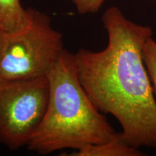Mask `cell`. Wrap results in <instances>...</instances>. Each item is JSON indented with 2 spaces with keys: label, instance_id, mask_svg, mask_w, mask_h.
<instances>
[{
  "label": "cell",
  "instance_id": "cell-1",
  "mask_svg": "<svg viewBox=\"0 0 156 156\" xmlns=\"http://www.w3.org/2000/svg\"><path fill=\"white\" fill-rule=\"evenodd\" d=\"M102 22L106 47L75 54L80 82L98 110L116 119L124 142L137 149H156V101L142 58L153 31L129 20L116 7L105 11Z\"/></svg>",
  "mask_w": 156,
  "mask_h": 156
},
{
  "label": "cell",
  "instance_id": "cell-2",
  "mask_svg": "<svg viewBox=\"0 0 156 156\" xmlns=\"http://www.w3.org/2000/svg\"><path fill=\"white\" fill-rule=\"evenodd\" d=\"M47 77V108L27 145L29 151L41 155L67 148L77 151L120 135L98 110L81 85L75 54L64 49Z\"/></svg>",
  "mask_w": 156,
  "mask_h": 156
},
{
  "label": "cell",
  "instance_id": "cell-3",
  "mask_svg": "<svg viewBox=\"0 0 156 156\" xmlns=\"http://www.w3.org/2000/svg\"><path fill=\"white\" fill-rule=\"evenodd\" d=\"M29 21L11 34H0V80L47 75L64 51L63 36L47 15L28 8Z\"/></svg>",
  "mask_w": 156,
  "mask_h": 156
},
{
  "label": "cell",
  "instance_id": "cell-4",
  "mask_svg": "<svg viewBox=\"0 0 156 156\" xmlns=\"http://www.w3.org/2000/svg\"><path fill=\"white\" fill-rule=\"evenodd\" d=\"M48 96L47 75L0 80V142L12 151L28 145L42 122Z\"/></svg>",
  "mask_w": 156,
  "mask_h": 156
},
{
  "label": "cell",
  "instance_id": "cell-5",
  "mask_svg": "<svg viewBox=\"0 0 156 156\" xmlns=\"http://www.w3.org/2000/svg\"><path fill=\"white\" fill-rule=\"evenodd\" d=\"M28 9L20 0H0V34L16 32L28 23Z\"/></svg>",
  "mask_w": 156,
  "mask_h": 156
},
{
  "label": "cell",
  "instance_id": "cell-6",
  "mask_svg": "<svg viewBox=\"0 0 156 156\" xmlns=\"http://www.w3.org/2000/svg\"><path fill=\"white\" fill-rule=\"evenodd\" d=\"M143 154L137 148L129 145L123 140L122 133L118 137L95 145H89L74 151L72 156H140Z\"/></svg>",
  "mask_w": 156,
  "mask_h": 156
},
{
  "label": "cell",
  "instance_id": "cell-7",
  "mask_svg": "<svg viewBox=\"0 0 156 156\" xmlns=\"http://www.w3.org/2000/svg\"><path fill=\"white\" fill-rule=\"evenodd\" d=\"M142 58L151 80L156 101V41L150 37L142 48Z\"/></svg>",
  "mask_w": 156,
  "mask_h": 156
},
{
  "label": "cell",
  "instance_id": "cell-8",
  "mask_svg": "<svg viewBox=\"0 0 156 156\" xmlns=\"http://www.w3.org/2000/svg\"><path fill=\"white\" fill-rule=\"evenodd\" d=\"M80 14L95 13L100 9L105 0H72Z\"/></svg>",
  "mask_w": 156,
  "mask_h": 156
}]
</instances>
